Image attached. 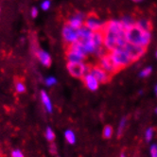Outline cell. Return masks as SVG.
<instances>
[{
	"mask_svg": "<svg viewBox=\"0 0 157 157\" xmlns=\"http://www.w3.org/2000/svg\"><path fill=\"white\" fill-rule=\"evenodd\" d=\"M153 133H154V130L152 128H149L147 131H146V133H145V138H146V141L147 142H151L152 137H153Z\"/></svg>",
	"mask_w": 157,
	"mask_h": 157,
	"instance_id": "obj_25",
	"label": "cell"
},
{
	"mask_svg": "<svg viewBox=\"0 0 157 157\" xmlns=\"http://www.w3.org/2000/svg\"><path fill=\"white\" fill-rule=\"evenodd\" d=\"M155 57H156V59H157V50H156V52H155Z\"/></svg>",
	"mask_w": 157,
	"mask_h": 157,
	"instance_id": "obj_34",
	"label": "cell"
},
{
	"mask_svg": "<svg viewBox=\"0 0 157 157\" xmlns=\"http://www.w3.org/2000/svg\"><path fill=\"white\" fill-rule=\"evenodd\" d=\"M15 91L18 94H23L26 91V86L23 82H16L15 83Z\"/></svg>",
	"mask_w": 157,
	"mask_h": 157,
	"instance_id": "obj_20",
	"label": "cell"
},
{
	"mask_svg": "<svg viewBox=\"0 0 157 157\" xmlns=\"http://www.w3.org/2000/svg\"><path fill=\"white\" fill-rule=\"evenodd\" d=\"M150 153H151V157H157V145L156 144H153L151 146Z\"/></svg>",
	"mask_w": 157,
	"mask_h": 157,
	"instance_id": "obj_27",
	"label": "cell"
},
{
	"mask_svg": "<svg viewBox=\"0 0 157 157\" xmlns=\"http://www.w3.org/2000/svg\"><path fill=\"white\" fill-rule=\"evenodd\" d=\"M64 138H65V140L67 142H68L69 144H71V145L76 143V136H75L74 132L71 131V130L65 131V132H64Z\"/></svg>",
	"mask_w": 157,
	"mask_h": 157,
	"instance_id": "obj_18",
	"label": "cell"
},
{
	"mask_svg": "<svg viewBox=\"0 0 157 157\" xmlns=\"http://www.w3.org/2000/svg\"><path fill=\"white\" fill-rule=\"evenodd\" d=\"M67 70L69 74L77 78H82L90 70V65L82 63H67Z\"/></svg>",
	"mask_w": 157,
	"mask_h": 157,
	"instance_id": "obj_3",
	"label": "cell"
},
{
	"mask_svg": "<svg viewBox=\"0 0 157 157\" xmlns=\"http://www.w3.org/2000/svg\"><path fill=\"white\" fill-rule=\"evenodd\" d=\"M103 24L104 23L102 22V20L96 13H90L89 15H87L84 21V26L89 29H91L92 31L102 30Z\"/></svg>",
	"mask_w": 157,
	"mask_h": 157,
	"instance_id": "obj_7",
	"label": "cell"
},
{
	"mask_svg": "<svg viewBox=\"0 0 157 157\" xmlns=\"http://www.w3.org/2000/svg\"><path fill=\"white\" fill-rule=\"evenodd\" d=\"M126 40L129 44H136L147 48L152 39L151 31H144L137 28L136 25L125 30Z\"/></svg>",
	"mask_w": 157,
	"mask_h": 157,
	"instance_id": "obj_1",
	"label": "cell"
},
{
	"mask_svg": "<svg viewBox=\"0 0 157 157\" xmlns=\"http://www.w3.org/2000/svg\"><path fill=\"white\" fill-rule=\"evenodd\" d=\"M86 16L82 13H76L73 15H71L68 19L67 24L73 27L74 29H81L82 26H84V21Z\"/></svg>",
	"mask_w": 157,
	"mask_h": 157,
	"instance_id": "obj_10",
	"label": "cell"
},
{
	"mask_svg": "<svg viewBox=\"0 0 157 157\" xmlns=\"http://www.w3.org/2000/svg\"><path fill=\"white\" fill-rule=\"evenodd\" d=\"M152 72V68L151 66H148V67H145L144 69L141 70V72L139 73V76L141 78H148Z\"/></svg>",
	"mask_w": 157,
	"mask_h": 157,
	"instance_id": "obj_24",
	"label": "cell"
},
{
	"mask_svg": "<svg viewBox=\"0 0 157 157\" xmlns=\"http://www.w3.org/2000/svg\"><path fill=\"white\" fill-rule=\"evenodd\" d=\"M12 157H24V153L20 150H13L12 151Z\"/></svg>",
	"mask_w": 157,
	"mask_h": 157,
	"instance_id": "obj_28",
	"label": "cell"
},
{
	"mask_svg": "<svg viewBox=\"0 0 157 157\" xmlns=\"http://www.w3.org/2000/svg\"><path fill=\"white\" fill-rule=\"evenodd\" d=\"M44 83H46V85L48 87L54 86L56 83H57V78L53 76H49L46 78V80H44Z\"/></svg>",
	"mask_w": 157,
	"mask_h": 157,
	"instance_id": "obj_23",
	"label": "cell"
},
{
	"mask_svg": "<svg viewBox=\"0 0 157 157\" xmlns=\"http://www.w3.org/2000/svg\"><path fill=\"white\" fill-rule=\"evenodd\" d=\"M41 100H42V103L46 109V111L48 113H52L53 111V105L51 102V99L48 96V94L46 91H41Z\"/></svg>",
	"mask_w": 157,
	"mask_h": 157,
	"instance_id": "obj_13",
	"label": "cell"
},
{
	"mask_svg": "<svg viewBox=\"0 0 157 157\" xmlns=\"http://www.w3.org/2000/svg\"><path fill=\"white\" fill-rule=\"evenodd\" d=\"M62 36H63V39L65 42V44H67L68 46H70V44H74V43H76L80 40L78 29H74L73 27H71L68 24H65L63 27Z\"/></svg>",
	"mask_w": 157,
	"mask_h": 157,
	"instance_id": "obj_4",
	"label": "cell"
},
{
	"mask_svg": "<svg viewBox=\"0 0 157 157\" xmlns=\"http://www.w3.org/2000/svg\"><path fill=\"white\" fill-rule=\"evenodd\" d=\"M126 123H127V118L126 117H123L119 124H118V129H117V137H120L122 134H123V132L125 130V127H126Z\"/></svg>",
	"mask_w": 157,
	"mask_h": 157,
	"instance_id": "obj_19",
	"label": "cell"
},
{
	"mask_svg": "<svg viewBox=\"0 0 157 157\" xmlns=\"http://www.w3.org/2000/svg\"><path fill=\"white\" fill-rule=\"evenodd\" d=\"M120 22L122 24L123 29L125 30L136 25V19L132 17V15H130V14H125L124 16H122Z\"/></svg>",
	"mask_w": 157,
	"mask_h": 157,
	"instance_id": "obj_16",
	"label": "cell"
},
{
	"mask_svg": "<svg viewBox=\"0 0 157 157\" xmlns=\"http://www.w3.org/2000/svg\"><path fill=\"white\" fill-rule=\"evenodd\" d=\"M132 2H133V3H139V2H142L143 0H131Z\"/></svg>",
	"mask_w": 157,
	"mask_h": 157,
	"instance_id": "obj_30",
	"label": "cell"
},
{
	"mask_svg": "<svg viewBox=\"0 0 157 157\" xmlns=\"http://www.w3.org/2000/svg\"><path fill=\"white\" fill-rule=\"evenodd\" d=\"M37 58L39 62L44 65V66H49L51 64V57L50 55L46 51V50H38L36 52Z\"/></svg>",
	"mask_w": 157,
	"mask_h": 157,
	"instance_id": "obj_14",
	"label": "cell"
},
{
	"mask_svg": "<svg viewBox=\"0 0 157 157\" xmlns=\"http://www.w3.org/2000/svg\"><path fill=\"white\" fill-rule=\"evenodd\" d=\"M78 37H80V40L90 39L93 35V32H94L91 29H89L88 28H86L85 26H82L81 29H78Z\"/></svg>",
	"mask_w": 157,
	"mask_h": 157,
	"instance_id": "obj_17",
	"label": "cell"
},
{
	"mask_svg": "<svg viewBox=\"0 0 157 157\" xmlns=\"http://www.w3.org/2000/svg\"><path fill=\"white\" fill-rule=\"evenodd\" d=\"M155 114H156V115H157V107H156V108H155Z\"/></svg>",
	"mask_w": 157,
	"mask_h": 157,
	"instance_id": "obj_33",
	"label": "cell"
},
{
	"mask_svg": "<svg viewBox=\"0 0 157 157\" xmlns=\"http://www.w3.org/2000/svg\"><path fill=\"white\" fill-rule=\"evenodd\" d=\"M154 92H155V94H156V96H157V84H156L155 87H154Z\"/></svg>",
	"mask_w": 157,
	"mask_h": 157,
	"instance_id": "obj_31",
	"label": "cell"
},
{
	"mask_svg": "<svg viewBox=\"0 0 157 157\" xmlns=\"http://www.w3.org/2000/svg\"><path fill=\"white\" fill-rule=\"evenodd\" d=\"M109 54L119 70H121L123 68H126L127 66L131 65L133 63L130 57V55L127 53V51L124 48L114 49V50L110 51Z\"/></svg>",
	"mask_w": 157,
	"mask_h": 157,
	"instance_id": "obj_2",
	"label": "cell"
},
{
	"mask_svg": "<svg viewBox=\"0 0 157 157\" xmlns=\"http://www.w3.org/2000/svg\"><path fill=\"white\" fill-rule=\"evenodd\" d=\"M103 70H105L108 74H110L111 76H113L115 74H117L118 71H120L117 66L116 65V63H114L113 59L111 58L110 54H107L105 56H102L98 59V63Z\"/></svg>",
	"mask_w": 157,
	"mask_h": 157,
	"instance_id": "obj_5",
	"label": "cell"
},
{
	"mask_svg": "<svg viewBox=\"0 0 157 157\" xmlns=\"http://www.w3.org/2000/svg\"><path fill=\"white\" fill-rule=\"evenodd\" d=\"M136 26L144 31H151V29L153 28L152 22L146 16H143L141 18L136 19Z\"/></svg>",
	"mask_w": 157,
	"mask_h": 157,
	"instance_id": "obj_12",
	"label": "cell"
},
{
	"mask_svg": "<svg viewBox=\"0 0 157 157\" xmlns=\"http://www.w3.org/2000/svg\"><path fill=\"white\" fill-rule=\"evenodd\" d=\"M38 13H39V10H38V9H37L36 7H33V8L30 10V15H31L33 18L37 17Z\"/></svg>",
	"mask_w": 157,
	"mask_h": 157,
	"instance_id": "obj_29",
	"label": "cell"
},
{
	"mask_svg": "<svg viewBox=\"0 0 157 157\" xmlns=\"http://www.w3.org/2000/svg\"><path fill=\"white\" fill-rule=\"evenodd\" d=\"M120 157H126V156H125V154H124V153H121Z\"/></svg>",
	"mask_w": 157,
	"mask_h": 157,
	"instance_id": "obj_32",
	"label": "cell"
},
{
	"mask_svg": "<svg viewBox=\"0 0 157 157\" xmlns=\"http://www.w3.org/2000/svg\"><path fill=\"white\" fill-rule=\"evenodd\" d=\"M46 138H47V140H48V141H54V139H55V133H54V132H53V130L50 128V127H48L47 129H46Z\"/></svg>",
	"mask_w": 157,
	"mask_h": 157,
	"instance_id": "obj_22",
	"label": "cell"
},
{
	"mask_svg": "<svg viewBox=\"0 0 157 157\" xmlns=\"http://www.w3.org/2000/svg\"><path fill=\"white\" fill-rule=\"evenodd\" d=\"M92 42L94 44V46L96 47L97 50L101 48L103 46V39H104V35H103V32L101 30L99 31H94L93 32V35H92ZM97 52V51H96ZM96 54V53H95Z\"/></svg>",
	"mask_w": 157,
	"mask_h": 157,
	"instance_id": "obj_15",
	"label": "cell"
},
{
	"mask_svg": "<svg viewBox=\"0 0 157 157\" xmlns=\"http://www.w3.org/2000/svg\"><path fill=\"white\" fill-rule=\"evenodd\" d=\"M50 7H51L50 0H43V2L41 3V9L43 10H48Z\"/></svg>",
	"mask_w": 157,
	"mask_h": 157,
	"instance_id": "obj_26",
	"label": "cell"
},
{
	"mask_svg": "<svg viewBox=\"0 0 157 157\" xmlns=\"http://www.w3.org/2000/svg\"><path fill=\"white\" fill-rule=\"evenodd\" d=\"M89 73H91L97 78L99 83H107L111 81L112 78V76L108 74L105 70H103L98 64L90 66Z\"/></svg>",
	"mask_w": 157,
	"mask_h": 157,
	"instance_id": "obj_9",
	"label": "cell"
},
{
	"mask_svg": "<svg viewBox=\"0 0 157 157\" xmlns=\"http://www.w3.org/2000/svg\"><path fill=\"white\" fill-rule=\"evenodd\" d=\"M82 81L86 86V88H88L90 91H96L98 90V88L99 86V82H98L97 78L91 74V73H87L83 76Z\"/></svg>",
	"mask_w": 157,
	"mask_h": 157,
	"instance_id": "obj_11",
	"label": "cell"
},
{
	"mask_svg": "<svg viewBox=\"0 0 157 157\" xmlns=\"http://www.w3.org/2000/svg\"><path fill=\"white\" fill-rule=\"evenodd\" d=\"M102 136L105 139H110L112 137V136H113V129H112L111 126H106L103 129Z\"/></svg>",
	"mask_w": 157,
	"mask_h": 157,
	"instance_id": "obj_21",
	"label": "cell"
},
{
	"mask_svg": "<svg viewBox=\"0 0 157 157\" xmlns=\"http://www.w3.org/2000/svg\"><path fill=\"white\" fill-rule=\"evenodd\" d=\"M86 58V55L76 48L74 46H68V49L66 51V59L68 63H82Z\"/></svg>",
	"mask_w": 157,
	"mask_h": 157,
	"instance_id": "obj_8",
	"label": "cell"
},
{
	"mask_svg": "<svg viewBox=\"0 0 157 157\" xmlns=\"http://www.w3.org/2000/svg\"><path fill=\"white\" fill-rule=\"evenodd\" d=\"M124 49L130 55V57L132 60V62H136V61L140 60L145 55L146 51H147V48L144 47L136 46V44H129V43L125 46Z\"/></svg>",
	"mask_w": 157,
	"mask_h": 157,
	"instance_id": "obj_6",
	"label": "cell"
}]
</instances>
